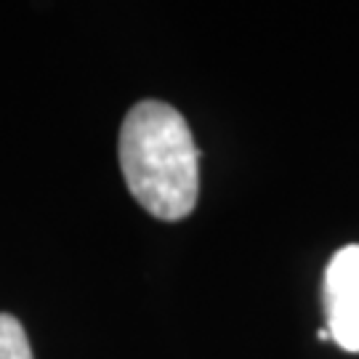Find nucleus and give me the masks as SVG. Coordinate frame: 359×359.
Wrapping results in <instances>:
<instances>
[{
    "label": "nucleus",
    "mask_w": 359,
    "mask_h": 359,
    "mask_svg": "<svg viewBox=\"0 0 359 359\" xmlns=\"http://www.w3.org/2000/svg\"><path fill=\"white\" fill-rule=\"evenodd\" d=\"M0 359H35L25 327L13 314H0Z\"/></svg>",
    "instance_id": "7ed1b4c3"
},
{
    "label": "nucleus",
    "mask_w": 359,
    "mask_h": 359,
    "mask_svg": "<svg viewBox=\"0 0 359 359\" xmlns=\"http://www.w3.org/2000/svg\"><path fill=\"white\" fill-rule=\"evenodd\" d=\"M117 154L130 194L147 213L160 221L192 213L200 192V149L179 109L154 99L130 107Z\"/></svg>",
    "instance_id": "f257e3e1"
},
{
    "label": "nucleus",
    "mask_w": 359,
    "mask_h": 359,
    "mask_svg": "<svg viewBox=\"0 0 359 359\" xmlns=\"http://www.w3.org/2000/svg\"><path fill=\"white\" fill-rule=\"evenodd\" d=\"M322 301L330 341L359 354V245H344L327 261Z\"/></svg>",
    "instance_id": "f03ea898"
},
{
    "label": "nucleus",
    "mask_w": 359,
    "mask_h": 359,
    "mask_svg": "<svg viewBox=\"0 0 359 359\" xmlns=\"http://www.w3.org/2000/svg\"><path fill=\"white\" fill-rule=\"evenodd\" d=\"M317 338H320V341H330V330H327V327H322L320 333H317Z\"/></svg>",
    "instance_id": "20e7f679"
}]
</instances>
